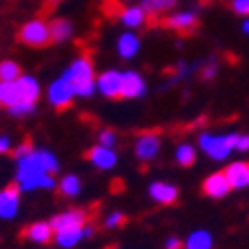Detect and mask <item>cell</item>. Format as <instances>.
I'll use <instances>...</instances> for the list:
<instances>
[{"label": "cell", "mask_w": 249, "mask_h": 249, "mask_svg": "<svg viewBox=\"0 0 249 249\" xmlns=\"http://www.w3.org/2000/svg\"><path fill=\"white\" fill-rule=\"evenodd\" d=\"M59 170V160L50 150H32L16 164V186L20 192H32L38 188H55L53 174Z\"/></svg>", "instance_id": "cell-1"}, {"label": "cell", "mask_w": 249, "mask_h": 249, "mask_svg": "<svg viewBox=\"0 0 249 249\" xmlns=\"http://www.w3.org/2000/svg\"><path fill=\"white\" fill-rule=\"evenodd\" d=\"M64 75L70 79V83L73 85L75 97H91L95 93V70H93L91 59L81 55L77 59L71 61V66L64 71Z\"/></svg>", "instance_id": "cell-2"}, {"label": "cell", "mask_w": 249, "mask_h": 249, "mask_svg": "<svg viewBox=\"0 0 249 249\" xmlns=\"http://www.w3.org/2000/svg\"><path fill=\"white\" fill-rule=\"evenodd\" d=\"M235 139L237 133H228V135L202 133L198 137V146L212 160H226L231 154V150H235Z\"/></svg>", "instance_id": "cell-3"}, {"label": "cell", "mask_w": 249, "mask_h": 249, "mask_svg": "<svg viewBox=\"0 0 249 249\" xmlns=\"http://www.w3.org/2000/svg\"><path fill=\"white\" fill-rule=\"evenodd\" d=\"M20 42L24 46L30 48H44L52 42V34H50V24L42 18H32L28 20L22 28H20V34H18Z\"/></svg>", "instance_id": "cell-4"}, {"label": "cell", "mask_w": 249, "mask_h": 249, "mask_svg": "<svg viewBox=\"0 0 249 249\" xmlns=\"http://www.w3.org/2000/svg\"><path fill=\"white\" fill-rule=\"evenodd\" d=\"M75 97V91L73 85L70 83V79L66 75H61L57 79H53L48 87V101L50 105H53L55 109H68L71 105Z\"/></svg>", "instance_id": "cell-5"}, {"label": "cell", "mask_w": 249, "mask_h": 249, "mask_svg": "<svg viewBox=\"0 0 249 249\" xmlns=\"http://www.w3.org/2000/svg\"><path fill=\"white\" fill-rule=\"evenodd\" d=\"M160 152V137L157 133H142L135 142V154L141 162H150Z\"/></svg>", "instance_id": "cell-6"}, {"label": "cell", "mask_w": 249, "mask_h": 249, "mask_svg": "<svg viewBox=\"0 0 249 249\" xmlns=\"http://www.w3.org/2000/svg\"><path fill=\"white\" fill-rule=\"evenodd\" d=\"M95 87L107 99H117L121 97V89H123V71L117 70H109L103 71L97 79H95Z\"/></svg>", "instance_id": "cell-7"}, {"label": "cell", "mask_w": 249, "mask_h": 249, "mask_svg": "<svg viewBox=\"0 0 249 249\" xmlns=\"http://www.w3.org/2000/svg\"><path fill=\"white\" fill-rule=\"evenodd\" d=\"M87 222V213L83 210H66L57 215L52 217V228L53 231H64V230H75V228H83Z\"/></svg>", "instance_id": "cell-8"}, {"label": "cell", "mask_w": 249, "mask_h": 249, "mask_svg": "<svg viewBox=\"0 0 249 249\" xmlns=\"http://www.w3.org/2000/svg\"><path fill=\"white\" fill-rule=\"evenodd\" d=\"M146 93V81L139 71H123V89L121 97L124 99H139Z\"/></svg>", "instance_id": "cell-9"}, {"label": "cell", "mask_w": 249, "mask_h": 249, "mask_svg": "<svg viewBox=\"0 0 249 249\" xmlns=\"http://www.w3.org/2000/svg\"><path fill=\"white\" fill-rule=\"evenodd\" d=\"M148 196L152 198V202L162 204V206H170L178 200V188L170 182L157 180V182L148 184Z\"/></svg>", "instance_id": "cell-10"}, {"label": "cell", "mask_w": 249, "mask_h": 249, "mask_svg": "<svg viewBox=\"0 0 249 249\" xmlns=\"http://www.w3.org/2000/svg\"><path fill=\"white\" fill-rule=\"evenodd\" d=\"M87 159H89V162H91L93 166L99 168V170H113V168L117 166V160H119L115 148L101 146V144L93 146V148L87 152Z\"/></svg>", "instance_id": "cell-11"}, {"label": "cell", "mask_w": 249, "mask_h": 249, "mask_svg": "<svg viewBox=\"0 0 249 249\" xmlns=\"http://www.w3.org/2000/svg\"><path fill=\"white\" fill-rule=\"evenodd\" d=\"M20 210V190L18 186H8L0 192V220H12Z\"/></svg>", "instance_id": "cell-12"}, {"label": "cell", "mask_w": 249, "mask_h": 249, "mask_svg": "<svg viewBox=\"0 0 249 249\" xmlns=\"http://www.w3.org/2000/svg\"><path fill=\"white\" fill-rule=\"evenodd\" d=\"M202 188H204V194L213 198V200H220V198H226L231 190V186L226 178L224 172H215V174H210L204 184H202Z\"/></svg>", "instance_id": "cell-13"}, {"label": "cell", "mask_w": 249, "mask_h": 249, "mask_svg": "<svg viewBox=\"0 0 249 249\" xmlns=\"http://www.w3.org/2000/svg\"><path fill=\"white\" fill-rule=\"evenodd\" d=\"M231 190H243L249 186V164L243 162V160H237V162H231L228 164V168L224 170Z\"/></svg>", "instance_id": "cell-14"}, {"label": "cell", "mask_w": 249, "mask_h": 249, "mask_svg": "<svg viewBox=\"0 0 249 249\" xmlns=\"http://www.w3.org/2000/svg\"><path fill=\"white\" fill-rule=\"evenodd\" d=\"M93 235V228L91 226H83V228H75V230H64V231H57L53 235L55 243L64 249H71L77 243H81L83 239Z\"/></svg>", "instance_id": "cell-15"}, {"label": "cell", "mask_w": 249, "mask_h": 249, "mask_svg": "<svg viewBox=\"0 0 249 249\" xmlns=\"http://www.w3.org/2000/svg\"><path fill=\"white\" fill-rule=\"evenodd\" d=\"M164 24L172 30H176V32H192V30L196 28L198 24V16L190 10H184V12H176L172 16H168L164 20Z\"/></svg>", "instance_id": "cell-16"}, {"label": "cell", "mask_w": 249, "mask_h": 249, "mask_svg": "<svg viewBox=\"0 0 249 249\" xmlns=\"http://www.w3.org/2000/svg\"><path fill=\"white\" fill-rule=\"evenodd\" d=\"M141 50V40L133 32H124L117 40V52L123 59H133Z\"/></svg>", "instance_id": "cell-17"}, {"label": "cell", "mask_w": 249, "mask_h": 249, "mask_svg": "<svg viewBox=\"0 0 249 249\" xmlns=\"http://www.w3.org/2000/svg\"><path fill=\"white\" fill-rule=\"evenodd\" d=\"M18 85H20V91H22L24 103L36 105V101H38V97H40V91H42L38 79H36L34 75H20V77H18Z\"/></svg>", "instance_id": "cell-18"}, {"label": "cell", "mask_w": 249, "mask_h": 249, "mask_svg": "<svg viewBox=\"0 0 249 249\" xmlns=\"http://www.w3.org/2000/svg\"><path fill=\"white\" fill-rule=\"evenodd\" d=\"M0 101H2V105H6L8 109L18 105V103H24L18 79L16 81H0Z\"/></svg>", "instance_id": "cell-19"}, {"label": "cell", "mask_w": 249, "mask_h": 249, "mask_svg": "<svg viewBox=\"0 0 249 249\" xmlns=\"http://www.w3.org/2000/svg\"><path fill=\"white\" fill-rule=\"evenodd\" d=\"M53 235H55V231H53V228H52L50 222H36V224H32V226L26 230V237H28L30 241L42 243V245L48 243Z\"/></svg>", "instance_id": "cell-20"}, {"label": "cell", "mask_w": 249, "mask_h": 249, "mask_svg": "<svg viewBox=\"0 0 249 249\" xmlns=\"http://www.w3.org/2000/svg\"><path fill=\"white\" fill-rule=\"evenodd\" d=\"M50 34H52V40L57 42V44L66 42L73 34V24L68 18H53L50 22Z\"/></svg>", "instance_id": "cell-21"}, {"label": "cell", "mask_w": 249, "mask_h": 249, "mask_svg": "<svg viewBox=\"0 0 249 249\" xmlns=\"http://www.w3.org/2000/svg\"><path fill=\"white\" fill-rule=\"evenodd\" d=\"M213 237L208 230H194L184 241V249H212Z\"/></svg>", "instance_id": "cell-22"}, {"label": "cell", "mask_w": 249, "mask_h": 249, "mask_svg": "<svg viewBox=\"0 0 249 249\" xmlns=\"http://www.w3.org/2000/svg\"><path fill=\"white\" fill-rule=\"evenodd\" d=\"M196 157H198V152L190 142H180L176 146V150H174V160L184 168L192 166L196 162Z\"/></svg>", "instance_id": "cell-23"}, {"label": "cell", "mask_w": 249, "mask_h": 249, "mask_svg": "<svg viewBox=\"0 0 249 249\" xmlns=\"http://www.w3.org/2000/svg\"><path fill=\"white\" fill-rule=\"evenodd\" d=\"M57 188H59V192L64 194L66 198H75V196H79V192H81V180H79V176H75V174H66L64 178L59 180Z\"/></svg>", "instance_id": "cell-24"}, {"label": "cell", "mask_w": 249, "mask_h": 249, "mask_svg": "<svg viewBox=\"0 0 249 249\" xmlns=\"http://www.w3.org/2000/svg\"><path fill=\"white\" fill-rule=\"evenodd\" d=\"M176 2H178V0H142V2H141V8L144 10V14L159 16V14L168 12L170 8H174Z\"/></svg>", "instance_id": "cell-25"}, {"label": "cell", "mask_w": 249, "mask_h": 249, "mask_svg": "<svg viewBox=\"0 0 249 249\" xmlns=\"http://www.w3.org/2000/svg\"><path fill=\"white\" fill-rule=\"evenodd\" d=\"M144 10L139 8V6H129L127 10H123L121 14V22L127 26V28H139L142 22H144Z\"/></svg>", "instance_id": "cell-26"}, {"label": "cell", "mask_w": 249, "mask_h": 249, "mask_svg": "<svg viewBox=\"0 0 249 249\" xmlns=\"http://www.w3.org/2000/svg\"><path fill=\"white\" fill-rule=\"evenodd\" d=\"M22 75L20 66L12 59L0 61V81H16Z\"/></svg>", "instance_id": "cell-27"}, {"label": "cell", "mask_w": 249, "mask_h": 249, "mask_svg": "<svg viewBox=\"0 0 249 249\" xmlns=\"http://www.w3.org/2000/svg\"><path fill=\"white\" fill-rule=\"evenodd\" d=\"M123 224H124V213L123 212H111L105 217V228H109V230H117Z\"/></svg>", "instance_id": "cell-28"}, {"label": "cell", "mask_w": 249, "mask_h": 249, "mask_svg": "<svg viewBox=\"0 0 249 249\" xmlns=\"http://www.w3.org/2000/svg\"><path fill=\"white\" fill-rule=\"evenodd\" d=\"M34 109H36V105H32V103H18V105L10 107L8 113L14 115V117H26L30 113H34Z\"/></svg>", "instance_id": "cell-29"}, {"label": "cell", "mask_w": 249, "mask_h": 249, "mask_svg": "<svg viewBox=\"0 0 249 249\" xmlns=\"http://www.w3.org/2000/svg\"><path fill=\"white\" fill-rule=\"evenodd\" d=\"M99 144L101 146H109V148H115V144H117V135L113 133V131H101L99 133Z\"/></svg>", "instance_id": "cell-30"}, {"label": "cell", "mask_w": 249, "mask_h": 249, "mask_svg": "<svg viewBox=\"0 0 249 249\" xmlns=\"http://www.w3.org/2000/svg\"><path fill=\"white\" fill-rule=\"evenodd\" d=\"M231 8H233L235 14L249 16V0H233V2H231Z\"/></svg>", "instance_id": "cell-31"}, {"label": "cell", "mask_w": 249, "mask_h": 249, "mask_svg": "<svg viewBox=\"0 0 249 249\" xmlns=\"http://www.w3.org/2000/svg\"><path fill=\"white\" fill-rule=\"evenodd\" d=\"M32 150H34V146L30 144V142H22V144L14 150V157H16V160H18V159H24V157H28V154L32 152Z\"/></svg>", "instance_id": "cell-32"}, {"label": "cell", "mask_w": 249, "mask_h": 249, "mask_svg": "<svg viewBox=\"0 0 249 249\" xmlns=\"http://www.w3.org/2000/svg\"><path fill=\"white\" fill-rule=\"evenodd\" d=\"M235 150H239V152H247L249 150V135H237Z\"/></svg>", "instance_id": "cell-33"}, {"label": "cell", "mask_w": 249, "mask_h": 249, "mask_svg": "<svg viewBox=\"0 0 249 249\" xmlns=\"http://www.w3.org/2000/svg\"><path fill=\"white\" fill-rule=\"evenodd\" d=\"M164 249H184V241L176 235H170L166 241H164Z\"/></svg>", "instance_id": "cell-34"}, {"label": "cell", "mask_w": 249, "mask_h": 249, "mask_svg": "<svg viewBox=\"0 0 249 249\" xmlns=\"http://www.w3.org/2000/svg\"><path fill=\"white\" fill-rule=\"evenodd\" d=\"M10 148H12L10 137H8V135H0V154H6V152H10Z\"/></svg>", "instance_id": "cell-35"}, {"label": "cell", "mask_w": 249, "mask_h": 249, "mask_svg": "<svg viewBox=\"0 0 249 249\" xmlns=\"http://www.w3.org/2000/svg\"><path fill=\"white\" fill-rule=\"evenodd\" d=\"M215 73H217V66L213 64V61H212V64H208V66L204 68V71H202L204 79H212V77H213Z\"/></svg>", "instance_id": "cell-36"}, {"label": "cell", "mask_w": 249, "mask_h": 249, "mask_svg": "<svg viewBox=\"0 0 249 249\" xmlns=\"http://www.w3.org/2000/svg\"><path fill=\"white\" fill-rule=\"evenodd\" d=\"M241 30H243V34H249V20H245L241 24Z\"/></svg>", "instance_id": "cell-37"}, {"label": "cell", "mask_w": 249, "mask_h": 249, "mask_svg": "<svg viewBox=\"0 0 249 249\" xmlns=\"http://www.w3.org/2000/svg\"><path fill=\"white\" fill-rule=\"evenodd\" d=\"M57 2H61V0H50V4H57Z\"/></svg>", "instance_id": "cell-38"}, {"label": "cell", "mask_w": 249, "mask_h": 249, "mask_svg": "<svg viewBox=\"0 0 249 249\" xmlns=\"http://www.w3.org/2000/svg\"><path fill=\"white\" fill-rule=\"evenodd\" d=\"M0 105H2V101H0Z\"/></svg>", "instance_id": "cell-39"}]
</instances>
